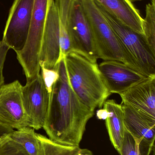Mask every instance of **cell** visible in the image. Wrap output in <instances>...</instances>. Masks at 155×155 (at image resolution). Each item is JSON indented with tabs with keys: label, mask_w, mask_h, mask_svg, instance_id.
Segmentation results:
<instances>
[{
	"label": "cell",
	"mask_w": 155,
	"mask_h": 155,
	"mask_svg": "<svg viewBox=\"0 0 155 155\" xmlns=\"http://www.w3.org/2000/svg\"><path fill=\"white\" fill-rule=\"evenodd\" d=\"M61 61L59 19L54 0H48L40 55V65L55 69Z\"/></svg>",
	"instance_id": "cell-10"
},
{
	"label": "cell",
	"mask_w": 155,
	"mask_h": 155,
	"mask_svg": "<svg viewBox=\"0 0 155 155\" xmlns=\"http://www.w3.org/2000/svg\"><path fill=\"white\" fill-rule=\"evenodd\" d=\"M98 66L111 94H120L150 77L117 61H104Z\"/></svg>",
	"instance_id": "cell-9"
},
{
	"label": "cell",
	"mask_w": 155,
	"mask_h": 155,
	"mask_svg": "<svg viewBox=\"0 0 155 155\" xmlns=\"http://www.w3.org/2000/svg\"><path fill=\"white\" fill-rule=\"evenodd\" d=\"M93 1L138 71L148 77L155 76V55L148 47L143 35L123 24L100 4Z\"/></svg>",
	"instance_id": "cell-4"
},
{
	"label": "cell",
	"mask_w": 155,
	"mask_h": 155,
	"mask_svg": "<svg viewBox=\"0 0 155 155\" xmlns=\"http://www.w3.org/2000/svg\"><path fill=\"white\" fill-rule=\"evenodd\" d=\"M125 129L136 140L154 143L155 119L122 104Z\"/></svg>",
	"instance_id": "cell-13"
},
{
	"label": "cell",
	"mask_w": 155,
	"mask_h": 155,
	"mask_svg": "<svg viewBox=\"0 0 155 155\" xmlns=\"http://www.w3.org/2000/svg\"><path fill=\"white\" fill-rule=\"evenodd\" d=\"M9 137L21 145L30 155H38L39 143L37 134L29 127L14 130Z\"/></svg>",
	"instance_id": "cell-16"
},
{
	"label": "cell",
	"mask_w": 155,
	"mask_h": 155,
	"mask_svg": "<svg viewBox=\"0 0 155 155\" xmlns=\"http://www.w3.org/2000/svg\"><path fill=\"white\" fill-rule=\"evenodd\" d=\"M22 96L28 127L36 130L43 128L49 105V93L41 74L26 80L22 87Z\"/></svg>",
	"instance_id": "cell-7"
},
{
	"label": "cell",
	"mask_w": 155,
	"mask_h": 155,
	"mask_svg": "<svg viewBox=\"0 0 155 155\" xmlns=\"http://www.w3.org/2000/svg\"><path fill=\"white\" fill-rule=\"evenodd\" d=\"M128 1L133 3V2H139V1H142L143 0H128Z\"/></svg>",
	"instance_id": "cell-26"
},
{
	"label": "cell",
	"mask_w": 155,
	"mask_h": 155,
	"mask_svg": "<svg viewBox=\"0 0 155 155\" xmlns=\"http://www.w3.org/2000/svg\"><path fill=\"white\" fill-rule=\"evenodd\" d=\"M22 87L18 80L0 87V122L16 130L28 126Z\"/></svg>",
	"instance_id": "cell-8"
},
{
	"label": "cell",
	"mask_w": 155,
	"mask_h": 155,
	"mask_svg": "<svg viewBox=\"0 0 155 155\" xmlns=\"http://www.w3.org/2000/svg\"><path fill=\"white\" fill-rule=\"evenodd\" d=\"M10 48L2 41H0V87L4 84L3 69L6 55Z\"/></svg>",
	"instance_id": "cell-21"
},
{
	"label": "cell",
	"mask_w": 155,
	"mask_h": 155,
	"mask_svg": "<svg viewBox=\"0 0 155 155\" xmlns=\"http://www.w3.org/2000/svg\"><path fill=\"white\" fill-rule=\"evenodd\" d=\"M48 0H35L27 40L22 50L16 53L26 80L40 73V55L47 15Z\"/></svg>",
	"instance_id": "cell-5"
},
{
	"label": "cell",
	"mask_w": 155,
	"mask_h": 155,
	"mask_svg": "<svg viewBox=\"0 0 155 155\" xmlns=\"http://www.w3.org/2000/svg\"><path fill=\"white\" fill-rule=\"evenodd\" d=\"M103 106L107 112L106 126L109 138L113 146L119 153L125 131L123 106L122 104H117L113 99L106 100Z\"/></svg>",
	"instance_id": "cell-15"
},
{
	"label": "cell",
	"mask_w": 155,
	"mask_h": 155,
	"mask_svg": "<svg viewBox=\"0 0 155 155\" xmlns=\"http://www.w3.org/2000/svg\"><path fill=\"white\" fill-rule=\"evenodd\" d=\"M35 0H15L2 41L15 53L22 50L28 36Z\"/></svg>",
	"instance_id": "cell-6"
},
{
	"label": "cell",
	"mask_w": 155,
	"mask_h": 155,
	"mask_svg": "<svg viewBox=\"0 0 155 155\" xmlns=\"http://www.w3.org/2000/svg\"><path fill=\"white\" fill-rule=\"evenodd\" d=\"M56 68L58 75L49 92V105L43 128L52 141L79 147L94 111L80 101L70 86L65 59Z\"/></svg>",
	"instance_id": "cell-1"
},
{
	"label": "cell",
	"mask_w": 155,
	"mask_h": 155,
	"mask_svg": "<svg viewBox=\"0 0 155 155\" xmlns=\"http://www.w3.org/2000/svg\"><path fill=\"white\" fill-rule=\"evenodd\" d=\"M13 131L12 127L0 122V147Z\"/></svg>",
	"instance_id": "cell-23"
},
{
	"label": "cell",
	"mask_w": 155,
	"mask_h": 155,
	"mask_svg": "<svg viewBox=\"0 0 155 155\" xmlns=\"http://www.w3.org/2000/svg\"><path fill=\"white\" fill-rule=\"evenodd\" d=\"M76 155H93V153L92 151L88 149L80 148L78 153Z\"/></svg>",
	"instance_id": "cell-25"
},
{
	"label": "cell",
	"mask_w": 155,
	"mask_h": 155,
	"mask_svg": "<svg viewBox=\"0 0 155 155\" xmlns=\"http://www.w3.org/2000/svg\"><path fill=\"white\" fill-rule=\"evenodd\" d=\"M80 1L92 29L97 59L117 61L138 71L93 0Z\"/></svg>",
	"instance_id": "cell-3"
},
{
	"label": "cell",
	"mask_w": 155,
	"mask_h": 155,
	"mask_svg": "<svg viewBox=\"0 0 155 155\" xmlns=\"http://www.w3.org/2000/svg\"><path fill=\"white\" fill-rule=\"evenodd\" d=\"M154 148V143L142 140L139 143L136 155H150Z\"/></svg>",
	"instance_id": "cell-22"
},
{
	"label": "cell",
	"mask_w": 155,
	"mask_h": 155,
	"mask_svg": "<svg viewBox=\"0 0 155 155\" xmlns=\"http://www.w3.org/2000/svg\"><path fill=\"white\" fill-rule=\"evenodd\" d=\"M96 116L98 119L100 120H105L107 116V112L106 110L104 108L100 109L97 111Z\"/></svg>",
	"instance_id": "cell-24"
},
{
	"label": "cell",
	"mask_w": 155,
	"mask_h": 155,
	"mask_svg": "<svg viewBox=\"0 0 155 155\" xmlns=\"http://www.w3.org/2000/svg\"><path fill=\"white\" fill-rule=\"evenodd\" d=\"M146 16L143 18V36L147 44L155 55V0H151L146 6Z\"/></svg>",
	"instance_id": "cell-18"
},
{
	"label": "cell",
	"mask_w": 155,
	"mask_h": 155,
	"mask_svg": "<svg viewBox=\"0 0 155 155\" xmlns=\"http://www.w3.org/2000/svg\"><path fill=\"white\" fill-rule=\"evenodd\" d=\"M71 34L73 52L97 62L92 29L80 0L76 1L73 8Z\"/></svg>",
	"instance_id": "cell-11"
},
{
	"label": "cell",
	"mask_w": 155,
	"mask_h": 155,
	"mask_svg": "<svg viewBox=\"0 0 155 155\" xmlns=\"http://www.w3.org/2000/svg\"><path fill=\"white\" fill-rule=\"evenodd\" d=\"M39 143L38 155H76L80 147L56 143L49 138L37 134Z\"/></svg>",
	"instance_id": "cell-17"
},
{
	"label": "cell",
	"mask_w": 155,
	"mask_h": 155,
	"mask_svg": "<svg viewBox=\"0 0 155 155\" xmlns=\"http://www.w3.org/2000/svg\"><path fill=\"white\" fill-rule=\"evenodd\" d=\"M126 26L143 35V18L128 0H95Z\"/></svg>",
	"instance_id": "cell-14"
},
{
	"label": "cell",
	"mask_w": 155,
	"mask_h": 155,
	"mask_svg": "<svg viewBox=\"0 0 155 155\" xmlns=\"http://www.w3.org/2000/svg\"><path fill=\"white\" fill-rule=\"evenodd\" d=\"M64 59L69 84L80 101L93 111L102 107L111 94L97 62L75 52Z\"/></svg>",
	"instance_id": "cell-2"
},
{
	"label": "cell",
	"mask_w": 155,
	"mask_h": 155,
	"mask_svg": "<svg viewBox=\"0 0 155 155\" xmlns=\"http://www.w3.org/2000/svg\"><path fill=\"white\" fill-rule=\"evenodd\" d=\"M0 155H30L16 142L8 137L0 147Z\"/></svg>",
	"instance_id": "cell-20"
},
{
	"label": "cell",
	"mask_w": 155,
	"mask_h": 155,
	"mask_svg": "<svg viewBox=\"0 0 155 155\" xmlns=\"http://www.w3.org/2000/svg\"><path fill=\"white\" fill-rule=\"evenodd\" d=\"M119 95L122 104L155 119V76L148 77Z\"/></svg>",
	"instance_id": "cell-12"
},
{
	"label": "cell",
	"mask_w": 155,
	"mask_h": 155,
	"mask_svg": "<svg viewBox=\"0 0 155 155\" xmlns=\"http://www.w3.org/2000/svg\"><path fill=\"white\" fill-rule=\"evenodd\" d=\"M140 142L125 129L119 153L120 155H136Z\"/></svg>",
	"instance_id": "cell-19"
}]
</instances>
